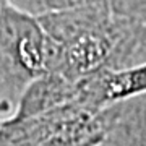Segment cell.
I'll return each mask as SVG.
<instances>
[{"mask_svg": "<svg viewBox=\"0 0 146 146\" xmlns=\"http://www.w3.org/2000/svg\"><path fill=\"white\" fill-rule=\"evenodd\" d=\"M0 55L26 84L44 73H58L62 65L60 47L47 36L39 18L7 0L0 7Z\"/></svg>", "mask_w": 146, "mask_h": 146, "instance_id": "obj_1", "label": "cell"}, {"mask_svg": "<svg viewBox=\"0 0 146 146\" xmlns=\"http://www.w3.org/2000/svg\"><path fill=\"white\" fill-rule=\"evenodd\" d=\"M76 101V80L62 73H44L31 80L21 91L13 119H26Z\"/></svg>", "mask_w": 146, "mask_h": 146, "instance_id": "obj_2", "label": "cell"}, {"mask_svg": "<svg viewBox=\"0 0 146 146\" xmlns=\"http://www.w3.org/2000/svg\"><path fill=\"white\" fill-rule=\"evenodd\" d=\"M102 146H146V93L117 102L114 127Z\"/></svg>", "mask_w": 146, "mask_h": 146, "instance_id": "obj_3", "label": "cell"}, {"mask_svg": "<svg viewBox=\"0 0 146 146\" xmlns=\"http://www.w3.org/2000/svg\"><path fill=\"white\" fill-rule=\"evenodd\" d=\"M25 86L26 83L11 72L5 58L0 55V119L2 120L15 112Z\"/></svg>", "mask_w": 146, "mask_h": 146, "instance_id": "obj_4", "label": "cell"}, {"mask_svg": "<svg viewBox=\"0 0 146 146\" xmlns=\"http://www.w3.org/2000/svg\"><path fill=\"white\" fill-rule=\"evenodd\" d=\"M0 122H2V119H0Z\"/></svg>", "mask_w": 146, "mask_h": 146, "instance_id": "obj_5", "label": "cell"}]
</instances>
